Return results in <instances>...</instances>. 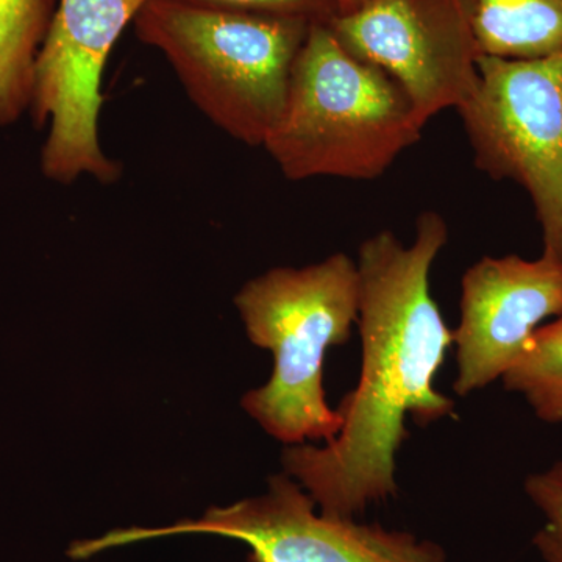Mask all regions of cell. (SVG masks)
<instances>
[{"label":"cell","instance_id":"1","mask_svg":"<svg viewBox=\"0 0 562 562\" xmlns=\"http://www.w3.org/2000/svg\"><path fill=\"white\" fill-rule=\"evenodd\" d=\"M447 241L446 220L424 211L412 244L383 231L358 250L361 372L339 405L341 431L324 447L288 446L281 457L284 473L321 513L355 519L395 497L397 452L409 438L406 417L419 427L454 417L452 398L432 384L453 344L430 291L431 268Z\"/></svg>","mask_w":562,"mask_h":562},{"label":"cell","instance_id":"2","mask_svg":"<svg viewBox=\"0 0 562 562\" xmlns=\"http://www.w3.org/2000/svg\"><path fill=\"white\" fill-rule=\"evenodd\" d=\"M424 128L387 74L350 54L330 25L312 24L262 149L288 180H373Z\"/></svg>","mask_w":562,"mask_h":562},{"label":"cell","instance_id":"3","mask_svg":"<svg viewBox=\"0 0 562 562\" xmlns=\"http://www.w3.org/2000/svg\"><path fill=\"white\" fill-rule=\"evenodd\" d=\"M235 305L250 342L273 355L271 379L244 395L243 408L286 446L331 442L342 417L328 405L324 362L358 321L357 261L339 251L305 268L271 269L244 284Z\"/></svg>","mask_w":562,"mask_h":562},{"label":"cell","instance_id":"4","mask_svg":"<svg viewBox=\"0 0 562 562\" xmlns=\"http://www.w3.org/2000/svg\"><path fill=\"white\" fill-rule=\"evenodd\" d=\"M133 27L140 43L161 52L209 121L239 143L262 147L283 111L312 24L184 0H147Z\"/></svg>","mask_w":562,"mask_h":562},{"label":"cell","instance_id":"5","mask_svg":"<svg viewBox=\"0 0 562 562\" xmlns=\"http://www.w3.org/2000/svg\"><path fill=\"white\" fill-rule=\"evenodd\" d=\"M316 503L286 473L272 475L258 497L214 506L199 519L168 527L117 528L72 542L76 560L131 543L180 535H214L249 547V562H447L442 547L412 532L358 524L316 512Z\"/></svg>","mask_w":562,"mask_h":562},{"label":"cell","instance_id":"6","mask_svg":"<svg viewBox=\"0 0 562 562\" xmlns=\"http://www.w3.org/2000/svg\"><path fill=\"white\" fill-rule=\"evenodd\" d=\"M479 83L458 109L480 171L530 195L543 251L562 261V50L549 57L482 55Z\"/></svg>","mask_w":562,"mask_h":562},{"label":"cell","instance_id":"7","mask_svg":"<svg viewBox=\"0 0 562 562\" xmlns=\"http://www.w3.org/2000/svg\"><path fill=\"white\" fill-rule=\"evenodd\" d=\"M147 0H58L33 69L31 116L49 135L41 169L70 184L88 176L103 184L120 179L99 139L102 76L114 44Z\"/></svg>","mask_w":562,"mask_h":562},{"label":"cell","instance_id":"8","mask_svg":"<svg viewBox=\"0 0 562 562\" xmlns=\"http://www.w3.org/2000/svg\"><path fill=\"white\" fill-rule=\"evenodd\" d=\"M328 25L350 54L402 88L424 125L464 105L479 83L483 52L469 0H371Z\"/></svg>","mask_w":562,"mask_h":562},{"label":"cell","instance_id":"9","mask_svg":"<svg viewBox=\"0 0 562 562\" xmlns=\"http://www.w3.org/2000/svg\"><path fill=\"white\" fill-rule=\"evenodd\" d=\"M562 316V261L549 251L484 257L461 280L460 322L453 330L460 397L503 379L549 317Z\"/></svg>","mask_w":562,"mask_h":562},{"label":"cell","instance_id":"10","mask_svg":"<svg viewBox=\"0 0 562 562\" xmlns=\"http://www.w3.org/2000/svg\"><path fill=\"white\" fill-rule=\"evenodd\" d=\"M483 55L549 57L562 50V0H469Z\"/></svg>","mask_w":562,"mask_h":562},{"label":"cell","instance_id":"11","mask_svg":"<svg viewBox=\"0 0 562 562\" xmlns=\"http://www.w3.org/2000/svg\"><path fill=\"white\" fill-rule=\"evenodd\" d=\"M58 0H0V127L31 106L33 69Z\"/></svg>","mask_w":562,"mask_h":562},{"label":"cell","instance_id":"12","mask_svg":"<svg viewBox=\"0 0 562 562\" xmlns=\"http://www.w3.org/2000/svg\"><path fill=\"white\" fill-rule=\"evenodd\" d=\"M502 380L506 391L522 395L539 420L562 424V316L535 331Z\"/></svg>","mask_w":562,"mask_h":562},{"label":"cell","instance_id":"13","mask_svg":"<svg viewBox=\"0 0 562 562\" xmlns=\"http://www.w3.org/2000/svg\"><path fill=\"white\" fill-rule=\"evenodd\" d=\"M525 494L542 513L543 525L532 538L546 562H562V460L525 479Z\"/></svg>","mask_w":562,"mask_h":562},{"label":"cell","instance_id":"14","mask_svg":"<svg viewBox=\"0 0 562 562\" xmlns=\"http://www.w3.org/2000/svg\"><path fill=\"white\" fill-rule=\"evenodd\" d=\"M211 9L241 11L262 16L291 18L310 24H328L338 16L335 0H184Z\"/></svg>","mask_w":562,"mask_h":562},{"label":"cell","instance_id":"15","mask_svg":"<svg viewBox=\"0 0 562 562\" xmlns=\"http://www.w3.org/2000/svg\"><path fill=\"white\" fill-rule=\"evenodd\" d=\"M336 7H338V14H349L353 11L360 10L366 3L371 0H335Z\"/></svg>","mask_w":562,"mask_h":562}]
</instances>
